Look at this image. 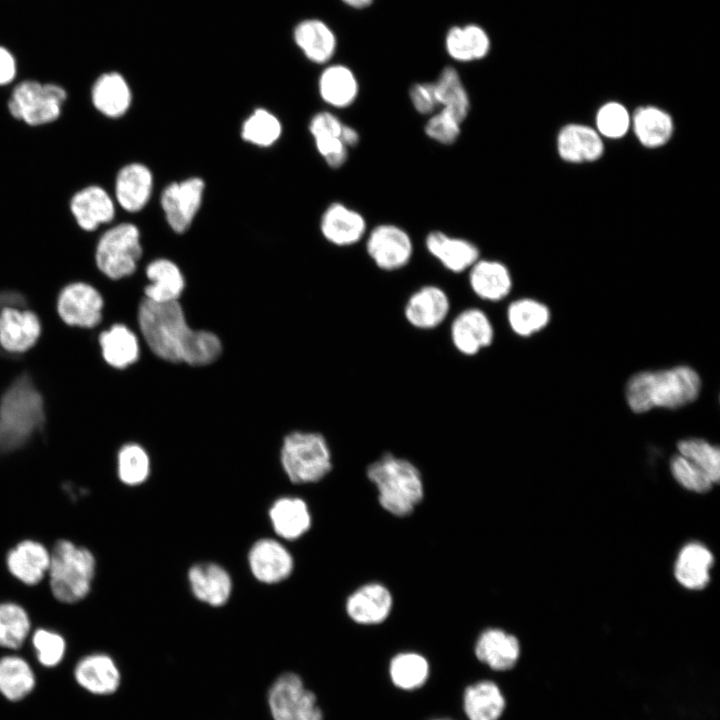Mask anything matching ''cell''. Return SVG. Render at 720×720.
<instances>
[{"mask_svg":"<svg viewBox=\"0 0 720 720\" xmlns=\"http://www.w3.org/2000/svg\"><path fill=\"white\" fill-rule=\"evenodd\" d=\"M138 323L149 348L166 361L202 366L221 353L215 334L188 326L178 301L158 303L145 298L139 305Z\"/></svg>","mask_w":720,"mask_h":720,"instance_id":"cell-1","label":"cell"},{"mask_svg":"<svg viewBox=\"0 0 720 720\" xmlns=\"http://www.w3.org/2000/svg\"><path fill=\"white\" fill-rule=\"evenodd\" d=\"M701 389L698 373L688 366L633 375L626 386L630 409L644 413L654 407L675 409L694 401Z\"/></svg>","mask_w":720,"mask_h":720,"instance_id":"cell-2","label":"cell"},{"mask_svg":"<svg viewBox=\"0 0 720 720\" xmlns=\"http://www.w3.org/2000/svg\"><path fill=\"white\" fill-rule=\"evenodd\" d=\"M44 423L43 397L30 376L23 374L0 398V453L24 445Z\"/></svg>","mask_w":720,"mask_h":720,"instance_id":"cell-3","label":"cell"},{"mask_svg":"<svg viewBox=\"0 0 720 720\" xmlns=\"http://www.w3.org/2000/svg\"><path fill=\"white\" fill-rule=\"evenodd\" d=\"M367 477L378 490L382 508L397 517L409 515L423 499L421 474L405 458L385 453L368 466Z\"/></svg>","mask_w":720,"mask_h":720,"instance_id":"cell-4","label":"cell"},{"mask_svg":"<svg viewBox=\"0 0 720 720\" xmlns=\"http://www.w3.org/2000/svg\"><path fill=\"white\" fill-rule=\"evenodd\" d=\"M95 558L84 547L59 540L50 553V587L54 597L63 603H75L90 591L95 574Z\"/></svg>","mask_w":720,"mask_h":720,"instance_id":"cell-5","label":"cell"},{"mask_svg":"<svg viewBox=\"0 0 720 720\" xmlns=\"http://www.w3.org/2000/svg\"><path fill=\"white\" fill-rule=\"evenodd\" d=\"M281 463L286 475L295 484L318 482L332 468L327 441L316 432L288 434L281 448Z\"/></svg>","mask_w":720,"mask_h":720,"instance_id":"cell-6","label":"cell"},{"mask_svg":"<svg viewBox=\"0 0 720 720\" xmlns=\"http://www.w3.org/2000/svg\"><path fill=\"white\" fill-rule=\"evenodd\" d=\"M66 99V90L58 84L24 80L12 90L7 107L16 120L41 126L60 117Z\"/></svg>","mask_w":720,"mask_h":720,"instance_id":"cell-7","label":"cell"},{"mask_svg":"<svg viewBox=\"0 0 720 720\" xmlns=\"http://www.w3.org/2000/svg\"><path fill=\"white\" fill-rule=\"evenodd\" d=\"M143 249L138 227L123 222L107 229L95 249V263L106 277L117 280L134 273Z\"/></svg>","mask_w":720,"mask_h":720,"instance_id":"cell-8","label":"cell"},{"mask_svg":"<svg viewBox=\"0 0 720 720\" xmlns=\"http://www.w3.org/2000/svg\"><path fill=\"white\" fill-rule=\"evenodd\" d=\"M266 700L272 720H325L317 694L296 672H284L276 677Z\"/></svg>","mask_w":720,"mask_h":720,"instance_id":"cell-9","label":"cell"},{"mask_svg":"<svg viewBox=\"0 0 720 720\" xmlns=\"http://www.w3.org/2000/svg\"><path fill=\"white\" fill-rule=\"evenodd\" d=\"M365 249L376 267L388 272L407 266L414 253L410 234L394 223H380L368 230Z\"/></svg>","mask_w":720,"mask_h":720,"instance_id":"cell-10","label":"cell"},{"mask_svg":"<svg viewBox=\"0 0 720 720\" xmlns=\"http://www.w3.org/2000/svg\"><path fill=\"white\" fill-rule=\"evenodd\" d=\"M205 182L189 177L169 183L162 191L160 204L170 228L178 234L192 225L203 201Z\"/></svg>","mask_w":720,"mask_h":720,"instance_id":"cell-11","label":"cell"},{"mask_svg":"<svg viewBox=\"0 0 720 720\" xmlns=\"http://www.w3.org/2000/svg\"><path fill=\"white\" fill-rule=\"evenodd\" d=\"M104 301L99 291L86 282H72L60 291L56 308L68 326L93 328L102 319Z\"/></svg>","mask_w":720,"mask_h":720,"instance_id":"cell-12","label":"cell"},{"mask_svg":"<svg viewBox=\"0 0 720 720\" xmlns=\"http://www.w3.org/2000/svg\"><path fill=\"white\" fill-rule=\"evenodd\" d=\"M320 232L324 239L337 247H350L365 239L368 224L364 215L345 203H330L320 218Z\"/></svg>","mask_w":720,"mask_h":720,"instance_id":"cell-13","label":"cell"},{"mask_svg":"<svg viewBox=\"0 0 720 720\" xmlns=\"http://www.w3.org/2000/svg\"><path fill=\"white\" fill-rule=\"evenodd\" d=\"M460 705L467 720H501L508 701L504 689L496 681L479 679L463 688Z\"/></svg>","mask_w":720,"mask_h":720,"instance_id":"cell-14","label":"cell"},{"mask_svg":"<svg viewBox=\"0 0 720 720\" xmlns=\"http://www.w3.org/2000/svg\"><path fill=\"white\" fill-rule=\"evenodd\" d=\"M450 338L459 353L474 356L492 344L494 329L483 310L471 307L462 310L453 319Z\"/></svg>","mask_w":720,"mask_h":720,"instance_id":"cell-15","label":"cell"},{"mask_svg":"<svg viewBox=\"0 0 720 720\" xmlns=\"http://www.w3.org/2000/svg\"><path fill=\"white\" fill-rule=\"evenodd\" d=\"M448 294L439 286L424 285L414 291L404 306V317L414 328L431 330L440 326L450 312Z\"/></svg>","mask_w":720,"mask_h":720,"instance_id":"cell-16","label":"cell"},{"mask_svg":"<svg viewBox=\"0 0 720 720\" xmlns=\"http://www.w3.org/2000/svg\"><path fill=\"white\" fill-rule=\"evenodd\" d=\"M424 244L427 252L452 273L468 271L480 258L479 247L474 242L441 230L430 231Z\"/></svg>","mask_w":720,"mask_h":720,"instance_id":"cell-17","label":"cell"},{"mask_svg":"<svg viewBox=\"0 0 720 720\" xmlns=\"http://www.w3.org/2000/svg\"><path fill=\"white\" fill-rule=\"evenodd\" d=\"M42 327L38 316L31 310L4 306L0 310V346L10 353L30 350L39 340Z\"/></svg>","mask_w":720,"mask_h":720,"instance_id":"cell-18","label":"cell"},{"mask_svg":"<svg viewBox=\"0 0 720 720\" xmlns=\"http://www.w3.org/2000/svg\"><path fill=\"white\" fill-rule=\"evenodd\" d=\"M476 659L493 672H508L516 667L521 655L518 638L502 629L488 628L474 645Z\"/></svg>","mask_w":720,"mask_h":720,"instance_id":"cell-19","label":"cell"},{"mask_svg":"<svg viewBox=\"0 0 720 720\" xmlns=\"http://www.w3.org/2000/svg\"><path fill=\"white\" fill-rule=\"evenodd\" d=\"M70 211L77 225L92 232L115 217V203L111 195L99 185H89L78 190L71 198Z\"/></svg>","mask_w":720,"mask_h":720,"instance_id":"cell-20","label":"cell"},{"mask_svg":"<svg viewBox=\"0 0 720 720\" xmlns=\"http://www.w3.org/2000/svg\"><path fill=\"white\" fill-rule=\"evenodd\" d=\"M248 561L253 576L266 584L285 580L293 570L290 552L280 542L270 538L260 539L253 544Z\"/></svg>","mask_w":720,"mask_h":720,"instance_id":"cell-21","label":"cell"},{"mask_svg":"<svg viewBox=\"0 0 720 720\" xmlns=\"http://www.w3.org/2000/svg\"><path fill=\"white\" fill-rule=\"evenodd\" d=\"M343 124L335 113L326 110L315 113L308 125L317 152L332 169L341 168L349 157L350 149L341 140Z\"/></svg>","mask_w":720,"mask_h":720,"instance_id":"cell-22","label":"cell"},{"mask_svg":"<svg viewBox=\"0 0 720 720\" xmlns=\"http://www.w3.org/2000/svg\"><path fill=\"white\" fill-rule=\"evenodd\" d=\"M153 185V174L148 166L139 162L126 164L115 178V200L123 210L139 212L149 202Z\"/></svg>","mask_w":720,"mask_h":720,"instance_id":"cell-23","label":"cell"},{"mask_svg":"<svg viewBox=\"0 0 720 720\" xmlns=\"http://www.w3.org/2000/svg\"><path fill=\"white\" fill-rule=\"evenodd\" d=\"M557 152L569 163L593 162L604 153L603 138L595 128L579 123L563 126L557 135Z\"/></svg>","mask_w":720,"mask_h":720,"instance_id":"cell-24","label":"cell"},{"mask_svg":"<svg viewBox=\"0 0 720 720\" xmlns=\"http://www.w3.org/2000/svg\"><path fill=\"white\" fill-rule=\"evenodd\" d=\"M390 591L379 583H369L355 590L346 601V612L358 624L382 623L391 612Z\"/></svg>","mask_w":720,"mask_h":720,"instance_id":"cell-25","label":"cell"},{"mask_svg":"<svg viewBox=\"0 0 720 720\" xmlns=\"http://www.w3.org/2000/svg\"><path fill=\"white\" fill-rule=\"evenodd\" d=\"M472 292L480 299L496 302L512 289V276L507 266L497 260L479 258L468 270Z\"/></svg>","mask_w":720,"mask_h":720,"instance_id":"cell-26","label":"cell"},{"mask_svg":"<svg viewBox=\"0 0 720 720\" xmlns=\"http://www.w3.org/2000/svg\"><path fill=\"white\" fill-rule=\"evenodd\" d=\"M188 581L194 596L210 606L224 605L232 592L229 573L215 563L193 565L188 572Z\"/></svg>","mask_w":720,"mask_h":720,"instance_id":"cell-27","label":"cell"},{"mask_svg":"<svg viewBox=\"0 0 720 720\" xmlns=\"http://www.w3.org/2000/svg\"><path fill=\"white\" fill-rule=\"evenodd\" d=\"M359 82L355 73L343 64L327 66L318 79L321 100L333 109L351 107L359 96Z\"/></svg>","mask_w":720,"mask_h":720,"instance_id":"cell-28","label":"cell"},{"mask_svg":"<svg viewBox=\"0 0 720 720\" xmlns=\"http://www.w3.org/2000/svg\"><path fill=\"white\" fill-rule=\"evenodd\" d=\"M91 102L105 117L116 119L126 114L132 103V92L118 72L100 75L91 88Z\"/></svg>","mask_w":720,"mask_h":720,"instance_id":"cell-29","label":"cell"},{"mask_svg":"<svg viewBox=\"0 0 720 720\" xmlns=\"http://www.w3.org/2000/svg\"><path fill=\"white\" fill-rule=\"evenodd\" d=\"M75 678L83 688L97 695L113 694L121 683L116 663L106 654H92L81 659L75 668Z\"/></svg>","mask_w":720,"mask_h":720,"instance_id":"cell-30","label":"cell"},{"mask_svg":"<svg viewBox=\"0 0 720 720\" xmlns=\"http://www.w3.org/2000/svg\"><path fill=\"white\" fill-rule=\"evenodd\" d=\"M6 562L14 577L24 584L35 585L48 572L50 552L39 542L24 540L9 551Z\"/></svg>","mask_w":720,"mask_h":720,"instance_id":"cell-31","label":"cell"},{"mask_svg":"<svg viewBox=\"0 0 720 720\" xmlns=\"http://www.w3.org/2000/svg\"><path fill=\"white\" fill-rule=\"evenodd\" d=\"M387 675L393 688L411 693L427 685L431 666L427 658L418 652H400L390 659Z\"/></svg>","mask_w":720,"mask_h":720,"instance_id":"cell-32","label":"cell"},{"mask_svg":"<svg viewBox=\"0 0 720 720\" xmlns=\"http://www.w3.org/2000/svg\"><path fill=\"white\" fill-rule=\"evenodd\" d=\"M631 127L640 144L655 149L670 141L674 132V121L665 110L646 105L637 108L631 115Z\"/></svg>","mask_w":720,"mask_h":720,"instance_id":"cell-33","label":"cell"},{"mask_svg":"<svg viewBox=\"0 0 720 720\" xmlns=\"http://www.w3.org/2000/svg\"><path fill=\"white\" fill-rule=\"evenodd\" d=\"M294 40L306 58L316 64L327 63L336 52L334 32L318 19L300 22L294 30Z\"/></svg>","mask_w":720,"mask_h":720,"instance_id":"cell-34","label":"cell"},{"mask_svg":"<svg viewBox=\"0 0 720 720\" xmlns=\"http://www.w3.org/2000/svg\"><path fill=\"white\" fill-rule=\"evenodd\" d=\"M269 517L276 534L287 540H295L311 526V515L304 500L297 497H281L269 510Z\"/></svg>","mask_w":720,"mask_h":720,"instance_id":"cell-35","label":"cell"},{"mask_svg":"<svg viewBox=\"0 0 720 720\" xmlns=\"http://www.w3.org/2000/svg\"><path fill=\"white\" fill-rule=\"evenodd\" d=\"M448 55L457 62H473L483 59L490 50L486 31L475 24L450 28L445 38Z\"/></svg>","mask_w":720,"mask_h":720,"instance_id":"cell-36","label":"cell"},{"mask_svg":"<svg viewBox=\"0 0 720 720\" xmlns=\"http://www.w3.org/2000/svg\"><path fill=\"white\" fill-rule=\"evenodd\" d=\"M713 564L711 552L700 543L685 545L675 563V577L691 590L703 589L710 580L709 570Z\"/></svg>","mask_w":720,"mask_h":720,"instance_id":"cell-37","label":"cell"},{"mask_svg":"<svg viewBox=\"0 0 720 720\" xmlns=\"http://www.w3.org/2000/svg\"><path fill=\"white\" fill-rule=\"evenodd\" d=\"M150 284L145 287L146 299L158 303L177 301L184 289V277L179 267L169 259L159 258L146 268Z\"/></svg>","mask_w":720,"mask_h":720,"instance_id":"cell-38","label":"cell"},{"mask_svg":"<svg viewBox=\"0 0 720 720\" xmlns=\"http://www.w3.org/2000/svg\"><path fill=\"white\" fill-rule=\"evenodd\" d=\"M433 85L439 109L464 123L471 111V100L458 71L452 66L443 68Z\"/></svg>","mask_w":720,"mask_h":720,"instance_id":"cell-39","label":"cell"},{"mask_svg":"<svg viewBox=\"0 0 720 720\" xmlns=\"http://www.w3.org/2000/svg\"><path fill=\"white\" fill-rule=\"evenodd\" d=\"M98 340L103 359L114 368H126L138 359L137 337L123 324H115L101 332Z\"/></svg>","mask_w":720,"mask_h":720,"instance_id":"cell-40","label":"cell"},{"mask_svg":"<svg viewBox=\"0 0 720 720\" xmlns=\"http://www.w3.org/2000/svg\"><path fill=\"white\" fill-rule=\"evenodd\" d=\"M550 320L546 305L530 298L513 301L507 309V321L512 331L523 337L543 329Z\"/></svg>","mask_w":720,"mask_h":720,"instance_id":"cell-41","label":"cell"},{"mask_svg":"<svg viewBox=\"0 0 720 720\" xmlns=\"http://www.w3.org/2000/svg\"><path fill=\"white\" fill-rule=\"evenodd\" d=\"M35 678L29 664L17 656L0 659V692L9 700L17 701L34 688Z\"/></svg>","mask_w":720,"mask_h":720,"instance_id":"cell-42","label":"cell"},{"mask_svg":"<svg viewBox=\"0 0 720 720\" xmlns=\"http://www.w3.org/2000/svg\"><path fill=\"white\" fill-rule=\"evenodd\" d=\"M279 118L265 108H256L242 123L241 137L247 143L266 148L274 145L282 135Z\"/></svg>","mask_w":720,"mask_h":720,"instance_id":"cell-43","label":"cell"},{"mask_svg":"<svg viewBox=\"0 0 720 720\" xmlns=\"http://www.w3.org/2000/svg\"><path fill=\"white\" fill-rule=\"evenodd\" d=\"M30 631V620L23 607L0 603V646L18 649Z\"/></svg>","mask_w":720,"mask_h":720,"instance_id":"cell-44","label":"cell"},{"mask_svg":"<svg viewBox=\"0 0 720 720\" xmlns=\"http://www.w3.org/2000/svg\"><path fill=\"white\" fill-rule=\"evenodd\" d=\"M119 479L126 485L143 483L150 472V461L146 451L138 444L124 445L117 456Z\"/></svg>","mask_w":720,"mask_h":720,"instance_id":"cell-45","label":"cell"},{"mask_svg":"<svg viewBox=\"0 0 720 720\" xmlns=\"http://www.w3.org/2000/svg\"><path fill=\"white\" fill-rule=\"evenodd\" d=\"M679 454L701 468L713 481L720 480V451L703 439H686L678 443Z\"/></svg>","mask_w":720,"mask_h":720,"instance_id":"cell-46","label":"cell"},{"mask_svg":"<svg viewBox=\"0 0 720 720\" xmlns=\"http://www.w3.org/2000/svg\"><path fill=\"white\" fill-rule=\"evenodd\" d=\"M595 124V129L602 138L619 139L631 128V114L623 104L607 102L598 109Z\"/></svg>","mask_w":720,"mask_h":720,"instance_id":"cell-47","label":"cell"},{"mask_svg":"<svg viewBox=\"0 0 720 720\" xmlns=\"http://www.w3.org/2000/svg\"><path fill=\"white\" fill-rule=\"evenodd\" d=\"M462 122L454 115L438 109L428 116L424 124V133L437 144L449 146L457 142L462 132Z\"/></svg>","mask_w":720,"mask_h":720,"instance_id":"cell-48","label":"cell"},{"mask_svg":"<svg viewBox=\"0 0 720 720\" xmlns=\"http://www.w3.org/2000/svg\"><path fill=\"white\" fill-rule=\"evenodd\" d=\"M670 467L673 477L690 491L704 493L714 484L701 468L680 454L671 459Z\"/></svg>","mask_w":720,"mask_h":720,"instance_id":"cell-49","label":"cell"},{"mask_svg":"<svg viewBox=\"0 0 720 720\" xmlns=\"http://www.w3.org/2000/svg\"><path fill=\"white\" fill-rule=\"evenodd\" d=\"M33 646L37 653L38 661L46 666H56L65 653V641L58 633L38 629L33 635Z\"/></svg>","mask_w":720,"mask_h":720,"instance_id":"cell-50","label":"cell"},{"mask_svg":"<svg viewBox=\"0 0 720 720\" xmlns=\"http://www.w3.org/2000/svg\"><path fill=\"white\" fill-rule=\"evenodd\" d=\"M409 99L414 110L430 116L439 109L433 82H417L409 88Z\"/></svg>","mask_w":720,"mask_h":720,"instance_id":"cell-51","label":"cell"},{"mask_svg":"<svg viewBox=\"0 0 720 720\" xmlns=\"http://www.w3.org/2000/svg\"><path fill=\"white\" fill-rule=\"evenodd\" d=\"M16 60L11 52L0 46V86L11 83L16 77Z\"/></svg>","mask_w":720,"mask_h":720,"instance_id":"cell-52","label":"cell"},{"mask_svg":"<svg viewBox=\"0 0 720 720\" xmlns=\"http://www.w3.org/2000/svg\"><path fill=\"white\" fill-rule=\"evenodd\" d=\"M341 140L348 149H351L359 144L360 134L356 128L344 123L341 130Z\"/></svg>","mask_w":720,"mask_h":720,"instance_id":"cell-53","label":"cell"},{"mask_svg":"<svg viewBox=\"0 0 720 720\" xmlns=\"http://www.w3.org/2000/svg\"><path fill=\"white\" fill-rule=\"evenodd\" d=\"M344 4L349 7L362 9L370 6L374 0H341Z\"/></svg>","mask_w":720,"mask_h":720,"instance_id":"cell-54","label":"cell"},{"mask_svg":"<svg viewBox=\"0 0 720 720\" xmlns=\"http://www.w3.org/2000/svg\"><path fill=\"white\" fill-rule=\"evenodd\" d=\"M427 720H456L448 716H436Z\"/></svg>","mask_w":720,"mask_h":720,"instance_id":"cell-55","label":"cell"}]
</instances>
